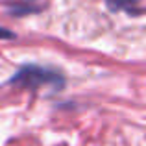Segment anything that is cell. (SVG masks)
<instances>
[{
	"mask_svg": "<svg viewBox=\"0 0 146 146\" xmlns=\"http://www.w3.org/2000/svg\"><path fill=\"white\" fill-rule=\"evenodd\" d=\"M9 83L22 89H37V87L61 89L65 85V78L56 68L43 65H24L9 78Z\"/></svg>",
	"mask_w": 146,
	"mask_h": 146,
	"instance_id": "1",
	"label": "cell"
},
{
	"mask_svg": "<svg viewBox=\"0 0 146 146\" xmlns=\"http://www.w3.org/2000/svg\"><path fill=\"white\" fill-rule=\"evenodd\" d=\"M106 4L111 11H124L131 17H137V15L143 13L139 0H106Z\"/></svg>",
	"mask_w": 146,
	"mask_h": 146,
	"instance_id": "2",
	"label": "cell"
},
{
	"mask_svg": "<svg viewBox=\"0 0 146 146\" xmlns=\"http://www.w3.org/2000/svg\"><path fill=\"white\" fill-rule=\"evenodd\" d=\"M13 37H15V33L11 32V30L0 26V39H13Z\"/></svg>",
	"mask_w": 146,
	"mask_h": 146,
	"instance_id": "3",
	"label": "cell"
}]
</instances>
